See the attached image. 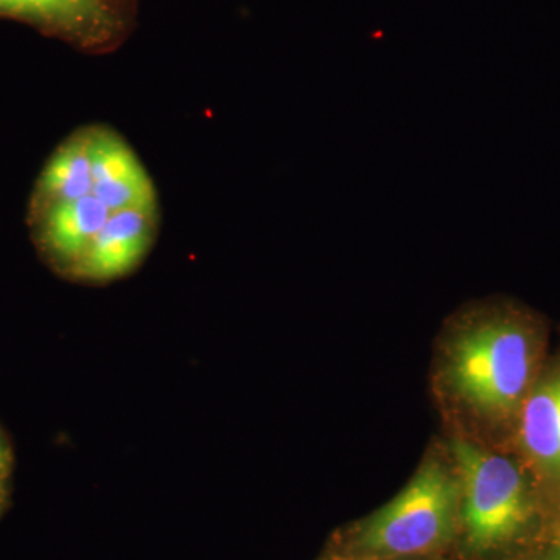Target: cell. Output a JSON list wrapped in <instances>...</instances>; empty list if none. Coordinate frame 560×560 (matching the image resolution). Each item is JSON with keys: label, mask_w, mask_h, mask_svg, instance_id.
I'll return each mask as SVG.
<instances>
[{"label": "cell", "mask_w": 560, "mask_h": 560, "mask_svg": "<svg viewBox=\"0 0 560 560\" xmlns=\"http://www.w3.org/2000/svg\"><path fill=\"white\" fill-rule=\"evenodd\" d=\"M31 224L58 275L106 285L149 257L160 234V201L124 136L106 125H86L47 161L32 197Z\"/></svg>", "instance_id": "6da1fadb"}, {"label": "cell", "mask_w": 560, "mask_h": 560, "mask_svg": "<svg viewBox=\"0 0 560 560\" xmlns=\"http://www.w3.org/2000/svg\"><path fill=\"white\" fill-rule=\"evenodd\" d=\"M534 335L533 320L521 311L503 307L481 313L452 342L453 389L490 418L517 411L533 377Z\"/></svg>", "instance_id": "7a4b0ae2"}, {"label": "cell", "mask_w": 560, "mask_h": 560, "mask_svg": "<svg viewBox=\"0 0 560 560\" xmlns=\"http://www.w3.org/2000/svg\"><path fill=\"white\" fill-rule=\"evenodd\" d=\"M456 486L440 463L425 464L410 485L364 525L361 547L383 556L433 550L451 534L458 500Z\"/></svg>", "instance_id": "3957f363"}, {"label": "cell", "mask_w": 560, "mask_h": 560, "mask_svg": "<svg viewBox=\"0 0 560 560\" xmlns=\"http://www.w3.org/2000/svg\"><path fill=\"white\" fill-rule=\"evenodd\" d=\"M453 455L463 481V515L474 547L490 548L510 540L528 517L522 471L504 456L455 441Z\"/></svg>", "instance_id": "277c9868"}, {"label": "cell", "mask_w": 560, "mask_h": 560, "mask_svg": "<svg viewBox=\"0 0 560 560\" xmlns=\"http://www.w3.org/2000/svg\"><path fill=\"white\" fill-rule=\"evenodd\" d=\"M31 5L33 22L90 49L106 46L120 31L113 0H31Z\"/></svg>", "instance_id": "5b68a950"}, {"label": "cell", "mask_w": 560, "mask_h": 560, "mask_svg": "<svg viewBox=\"0 0 560 560\" xmlns=\"http://www.w3.org/2000/svg\"><path fill=\"white\" fill-rule=\"evenodd\" d=\"M521 408L523 447L541 469L560 477V371L539 383Z\"/></svg>", "instance_id": "8992f818"}, {"label": "cell", "mask_w": 560, "mask_h": 560, "mask_svg": "<svg viewBox=\"0 0 560 560\" xmlns=\"http://www.w3.org/2000/svg\"><path fill=\"white\" fill-rule=\"evenodd\" d=\"M0 16L22 18L32 21L31 0H0Z\"/></svg>", "instance_id": "52a82bcc"}, {"label": "cell", "mask_w": 560, "mask_h": 560, "mask_svg": "<svg viewBox=\"0 0 560 560\" xmlns=\"http://www.w3.org/2000/svg\"><path fill=\"white\" fill-rule=\"evenodd\" d=\"M11 464H13V456H11L9 442L0 433V497H3V492H5L7 481H9L11 474Z\"/></svg>", "instance_id": "ba28073f"}, {"label": "cell", "mask_w": 560, "mask_h": 560, "mask_svg": "<svg viewBox=\"0 0 560 560\" xmlns=\"http://www.w3.org/2000/svg\"><path fill=\"white\" fill-rule=\"evenodd\" d=\"M3 497H0V501H2Z\"/></svg>", "instance_id": "9c48e42d"}]
</instances>
